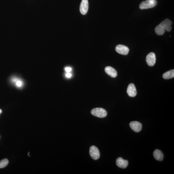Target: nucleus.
Segmentation results:
<instances>
[{
  "instance_id": "obj_1",
  "label": "nucleus",
  "mask_w": 174,
  "mask_h": 174,
  "mask_svg": "<svg viewBox=\"0 0 174 174\" xmlns=\"http://www.w3.org/2000/svg\"><path fill=\"white\" fill-rule=\"evenodd\" d=\"M91 113L93 115L99 118H104L107 115L106 111L101 108H94L91 110Z\"/></svg>"
},
{
  "instance_id": "obj_2",
  "label": "nucleus",
  "mask_w": 174,
  "mask_h": 174,
  "mask_svg": "<svg viewBox=\"0 0 174 174\" xmlns=\"http://www.w3.org/2000/svg\"><path fill=\"white\" fill-rule=\"evenodd\" d=\"M157 4L156 0H146L143 1L140 4L139 7L140 9L151 8L154 7Z\"/></svg>"
},
{
  "instance_id": "obj_3",
  "label": "nucleus",
  "mask_w": 174,
  "mask_h": 174,
  "mask_svg": "<svg viewBox=\"0 0 174 174\" xmlns=\"http://www.w3.org/2000/svg\"><path fill=\"white\" fill-rule=\"evenodd\" d=\"M89 153L92 158L95 160L98 159L100 157V153L99 150L95 146H92L90 147Z\"/></svg>"
},
{
  "instance_id": "obj_4",
  "label": "nucleus",
  "mask_w": 174,
  "mask_h": 174,
  "mask_svg": "<svg viewBox=\"0 0 174 174\" xmlns=\"http://www.w3.org/2000/svg\"><path fill=\"white\" fill-rule=\"evenodd\" d=\"M115 50L118 53L124 55H127L129 51L128 47L122 45H117L115 47Z\"/></svg>"
},
{
  "instance_id": "obj_5",
  "label": "nucleus",
  "mask_w": 174,
  "mask_h": 174,
  "mask_svg": "<svg viewBox=\"0 0 174 174\" xmlns=\"http://www.w3.org/2000/svg\"><path fill=\"white\" fill-rule=\"evenodd\" d=\"M156 59L155 54L153 52L149 53L146 57V61L148 65L153 66L155 64Z\"/></svg>"
},
{
  "instance_id": "obj_6",
  "label": "nucleus",
  "mask_w": 174,
  "mask_h": 174,
  "mask_svg": "<svg viewBox=\"0 0 174 174\" xmlns=\"http://www.w3.org/2000/svg\"><path fill=\"white\" fill-rule=\"evenodd\" d=\"M89 7L88 0H82L80 5V10L81 14L85 15L87 13Z\"/></svg>"
},
{
  "instance_id": "obj_7",
  "label": "nucleus",
  "mask_w": 174,
  "mask_h": 174,
  "mask_svg": "<svg viewBox=\"0 0 174 174\" xmlns=\"http://www.w3.org/2000/svg\"><path fill=\"white\" fill-rule=\"evenodd\" d=\"M130 126L131 128L136 132H139L141 131L142 127L141 123L136 121H132L130 122Z\"/></svg>"
},
{
  "instance_id": "obj_8",
  "label": "nucleus",
  "mask_w": 174,
  "mask_h": 174,
  "mask_svg": "<svg viewBox=\"0 0 174 174\" xmlns=\"http://www.w3.org/2000/svg\"><path fill=\"white\" fill-rule=\"evenodd\" d=\"M127 92L128 95L130 97H134L136 96L137 94L136 89L134 84L131 83L128 85Z\"/></svg>"
},
{
  "instance_id": "obj_9",
  "label": "nucleus",
  "mask_w": 174,
  "mask_h": 174,
  "mask_svg": "<svg viewBox=\"0 0 174 174\" xmlns=\"http://www.w3.org/2000/svg\"><path fill=\"white\" fill-rule=\"evenodd\" d=\"M116 164L118 167L124 169L127 167L128 164V161L123 159L121 157H119L116 160Z\"/></svg>"
},
{
  "instance_id": "obj_10",
  "label": "nucleus",
  "mask_w": 174,
  "mask_h": 174,
  "mask_svg": "<svg viewBox=\"0 0 174 174\" xmlns=\"http://www.w3.org/2000/svg\"><path fill=\"white\" fill-rule=\"evenodd\" d=\"M161 24L164 28L165 30L169 32L172 29L171 24H172V22L169 19H166L162 21Z\"/></svg>"
},
{
  "instance_id": "obj_11",
  "label": "nucleus",
  "mask_w": 174,
  "mask_h": 174,
  "mask_svg": "<svg viewBox=\"0 0 174 174\" xmlns=\"http://www.w3.org/2000/svg\"><path fill=\"white\" fill-rule=\"evenodd\" d=\"M105 71L106 73L111 77H115L117 76V71L112 67L108 66L106 67Z\"/></svg>"
},
{
  "instance_id": "obj_12",
  "label": "nucleus",
  "mask_w": 174,
  "mask_h": 174,
  "mask_svg": "<svg viewBox=\"0 0 174 174\" xmlns=\"http://www.w3.org/2000/svg\"><path fill=\"white\" fill-rule=\"evenodd\" d=\"M154 158L157 160L162 161L163 160V155L161 151L156 149L153 153Z\"/></svg>"
},
{
  "instance_id": "obj_13",
  "label": "nucleus",
  "mask_w": 174,
  "mask_h": 174,
  "mask_svg": "<svg viewBox=\"0 0 174 174\" xmlns=\"http://www.w3.org/2000/svg\"><path fill=\"white\" fill-rule=\"evenodd\" d=\"M164 79H169L174 77V70L172 69L165 72L162 76Z\"/></svg>"
},
{
  "instance_id": "obj_14",
  "label": "nucleus",
  "mask_w": 174,
  "mask_h": 174,
  "mask_svg": "<svg viewBox=\"0 0 174 174\" xmlns=\"http://www.w3.org/2000/svg\"><path fill=\"white\" fill-rule=\"evenodd\" d=\"M161 24L157 26L155 28V32L156 34L159 35H162L164 33L165 29Z\"/></svg>"
},
{
  "instance_id": "obj_15",
  "label": "nucleus",
  "mask_w": 174,
  "mask_h": 174,
  "mask_svg": "<svg viewBox=\"0 0 174 174\" xmlns=\"http://www.w3.org/2000/svg\"><path fill=\"white\" fill-rule=\"evenodd\" d=\"M9 161L7 159L1 160L0 161V168H3L6 167L9 163Z\"/></svg>"
},
{
  "instance_id": "obj_16",
  "label": "nucleus",
  "mask_w": 174,
  "mask_h": 174,
  "mask_svg": "<svg viewBox=\"0 0 174 174\" xmlns=\"http://www.w3.org/2000/svg\"><path fill=\"white\" fill-rule=\"evenodd\" d=\"M16 85L18 87H21L23 84V82L21 80H16Z\"/></svg>"
},
{
  "instance_id": "obj_17",
  "label": "nucleus",
  "mask_w": 174,
  "mask_h": 174,
  "mask_svg": "<svg viewBox=\"0 0 174 174\" xmlns=\"http://www.w3.org/2000/svg\"><path fill=\"white\" fill-rule=\"evenodd\" d=\"M65 70L67 73H70L72 71V69L71 68H70V67H68L65 68Z\"/></svg>"
},
{
  "instance_id": "obj_18",
  "label": "nucleus",
  "mask_w": 174,
  "mask_h": 174,
  "mask_svg": "<svg viewBox=\"0 0 174 174\" xmlns=\"http://www.w3.org/2000/svg\"><path fill=\"white\" fill-rule=\"evenodd\" d=\"M65 76L67 78H69L72 77V75L71 73H67L65 74Z\"/></svg>"
},
{
  "instance_id": "obj_19",
  "label": "nucleus",
  "mask_w": 174,
  "mask_h": 174,
  "mask_svg": "<svg viewBox=\"0 0 174 174\" xmlns=\"http://www.w3.org/2000/svg\"><path fill=\"white\" fill-rule=\"evenodd\" d=\"M2 111L1 109H0V114H1V113H2Z\"/></svg>"
}]
</instances>
